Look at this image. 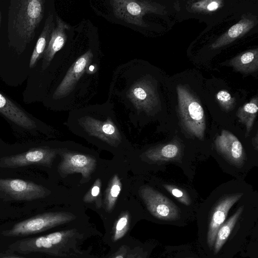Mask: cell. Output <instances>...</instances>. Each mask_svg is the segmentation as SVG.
Here are the masks:
<instances>
[{
    "label": "cell",
    "mask_w": 258,
    "mask_h": 258,
    "mask_svg": "<svg viewBox=\"0 0 258 258\" xmlns=\"http://www.w3.org/2000/svg\"><path fill=\"white\" fill-rule=\"evenodd\" d=\"M43 0H12L8 14L9 44L19 55L35 36L44 13Z\"/></svg>",
    "instance_id": "6da1fadb"
},
{
    "label": "cell",
    "mask_w": 258,
    "mask_h": 258,
    "mask_svg": "<svg viewBox=\"0 0 258 258\" xmlns=\"http://www.w3.org/2000/svg\"><path fill=\"white\" fill-rule=\"evenodd\" d=\"M82 234L73 228L16 241L9 246L11 251L21 254L41 252L65 257L81 253L79 244Z\"/></svg>",
    "instance_id": "7a4b0ae2"
},
{
    "label": "cell",
    "mask_w": 258,
    "mask_h": 258,
    "mask_svg": "<svg viewBox=\"0 0 258 258\" xmlns=\"http://www.w3.org/2000/svg\"><path fill=\"white\" fill-rule=\"evenodd\" d=\"M176 90L178 112L182 126L190 135L203 140L206 124L201 103L186 87L179 85Z\"/></svg>",
    "instance_id": "3957f363"
},
{
    "label": "cell",
    "mask_w": 258,
    "mask_h": 258,
    "mask_svg": "<svg viewBox=\"0 0 258 258\" xmlns=\"http://www.w3.org/2000/svg\"><path fill=\"white\" fill-rule=\"evenodd\" d=\"M76 218L74 214L69 212L45 213L19 222L12 228L3 231L2 234L7 237L34 234L70 222Z\"/></svg>",
    "instance_id": "277c9868"
},
{
    "label": "cell",
    "mask_w": 258,
    "mask_h": 258,
    "mask_svg": "<svg viewBox=\"0 0 258 258\" xmlns=\"http://www.w3.org/2000/svg\"><path fill=\"white\" fill-rule=\"evenodd\" d=\"M110 3L116 17L141 27H147L143 20L145 14L163 15L167 12L164 6L150 1L113 0Z\"/></svg>",
    "instance_id": "5b68a950"
},
{
    "label": "cell",
    "mask_w": 258,
    "mask_h": 258,
    "mask_svg": "<svg viewBox=\"0 0 258 258\" xmlns=\"http://www.w3.org/2000/svg\"><path fill=\"white\" fill-rule=\"evenodd\" d=\"M140 195L150 213L165 221H174L180 217L178 207L170 199L149 186L141 188Z\"/></svg>",
    "instance_id": "8992f818"
},
{
    "label": "cell",
    "mask_w": 258,
    "mask_h": 258,
    "mask_svg": "<svg viewBox=\"0 0 258 258\" xmlns=\"http://www.w3.org/2000/svg\"><path fill=\"white\" fill-rule=\"evenodd\" d=\"M0 192L9 199L30 201L44 198L46 190L34 182L20 179H0Z\"/></svg>",
    "instance_id": "52a82bcc"
},
{
    "label": "cell",
    "mask_w": 258,
    "mask_h": 258,
    "mask_svg": "<svg viewBox=\"0 0 258 258\" xmlns=\"http://www.w3.org/2000/svg\"><path fill=\"white\" fill-rule=\"evenodd\" d=\"M56 155L53 149L38 148L15 155L4 157L0 160V167L16 168L30 165L49 167Z\"/></svg>",
    "instance_id": "ba28073f"
},
{
    "label": "cell",
    "mask_w": 258,
    "mask_h": 258,
    "mask_svg": "<svg viewBox=\"0 0 258 258\" xmlns=\"http://www.w3.org/2000/svg\"><path fill=\"white\" fill-rule=\"evenodd\" d=\"M127 96L138 110L146 112L151 111L160 103L155 87L147 80L135 83L130 89Z\"/></svg>",
    "instance_id": "9c48e42d"
},
{
    "label": "cell",
    "mask_w": 258,
    "mask_h": 258,
    "mask_svg": "<svg viewBox=\"0 0 258 258\" xmlns=\"http://www.w3.org/2000/svg\"><path fill=\"white\" fill-rule=\"evenodd\" d=\"M217 151L229 162L236 166H242L246 159L243 146L238 139L227 130L222 131L215 141Z\"/></svg>",
    "instance_id": "30bf717a"
},
{
    "label": "cell",
    "mask_w": 258,
    "mask_h": 258,
    "mask_svg": "<svg viewBox=\"0 0 258 258\" xmlns=\"http://www.w3.org/2000/svg\"><path fill=\"white\" fill-rule=\"evenodd\" d=\"M242 195V193L226 195L215 205L212 213L207 234V242L210 247L214 245L217 231L225 222L229 210Z\"/></svg>",
    "instance_id": "8fae6325"
},
{
    "label": "cell",
    "mask_w": 258,
    "mask_h": 258,
    "mask_svg": "<svg viewBox=\"0 0 258 258\" xmlns=\"http://www.w3.org/2000/svg\"><path fill=\"white\" fill-rule=\"evenodd\" d=\"M96 165L93 158L81 154L66 153L62 154L59 170L66 174L80 172L84 179H88Z\"/></svg>",
    "instance_id": "7c38bea8"
},
{
    "label": "cell",
    "mask_w": 258,
    "mask_h": 258,
    "mask_svg": "<svg viewBox=\"0 0 258 258\" xmlns=\"http://www.w3.org/2000/svg\"><path fill=\"white\" fill-rule=\"evenodd\" d=\"M92 57L93 54L90 50L78 58L56 88L53 94L54 98L64 97L72 90L91 61Z\"/></svg>",
    "instance_id": "4fadbf2b"
},
{
    "label": "cell",
    "mask_w": 258,
    "mask_h": 258,
    "mask_svg": "<svg viewBox=\"0 0 258 258\" xmlns=\"http://www.w3.org/2000/svg\"><path fill=\"white\" fill-rule=\"evenodd\" d=\"M83 126L91 135L103 140L109 143H115L120 140L119 132L110 120L102 121L91 117H87Z\"/></svg>",
    "instance_id": "5bb4252c"
},
{
    "label": "cell",
    "mask_w": 258,
    "mask_h": 258,
    "mask_svg": "<svg viewBox=\"0 0 258 258\" xmlns=\"http://www.w3.org/2000/svg\"><path fill=\"white\" fill-rule=\"evenodd\" d=\"M56 26L52 31L48 44L42 56L43 71L48 67L55 53L63 46L67 41L65 31L69 29V26L58 16L56 18Z\"/></svg>",
    "instance_id": "9a60e30c"
},
{
    "label": "cell",
    "mask_w": 258,
    "mask_h": 258,
    "mask_svg": "<svg viewBox=\"0 0 258 258\" xmlns=\"http://www.w3.org/2000/svg\"><path fill=\"white\" fill-rule=\"evenodd\" d=\"M0 113L10 120L24 128L31 130L35 122L23 110L0 93Z\"/></svg>",
    "instance_id": "2e32d148"
},
{
    "label": "cell",
    "mask_w": 258,
    "mask_h": 258,
    "mask_svg": "<svg viewBox=\"0 0 258 258\" xmlns=\"http://www.w3.org/2000/svg\"><path fill=\"white\" fill-rule=\"evenodd\" d=\"M256 24L252 18L243 17L238 23L231 27L221 35L211 46L212 49H217L233 42L236 39L247 33Z\"/></svg>",
    "instance_id": "e0dca14e"
},
{
    "label": "cell",
    "mask_w": 258,
    "mask_h": 258,
    "mask_svg": "<svg viewBox=\"0 0 258 258\" xmlns=\"http://www.w3.org/2000/svg\"><path fill=\"white\" fill-rule=\"evenodd\" d=\"M182 155L181 147L176 141L152 148L145 153L147 159L155 163L177 161L181 159Z\"/></svg>",
    "instance_id": "ac0fdd59"
},
{
    "label": "cell",
    "mask_w": 258,
    "mask_h": 258,
    "mask_svg": "<svg viewBox=\"0 0 258 258\" xmlns=\"http://www.w3.org/2000/svg\"><path fill=\"white\" fill-rule=\"evenodd\" d=\"M54 27L53 15H48L45 22L43 30L37 40L34 49L31 55L30 62V68H33L37 64L38 60L43 56L44 52L48 44L51 34Z\"/></svg>",
    "instance_id": "d6986e66"
},
{
    "label": "cell",
    "mask_w": 258,
    "mask_h": 258,
    "mask_svg": "<svg viewBox=\"0 0 258 258\" xmlns=\"http://www.w3.org/2000/svg\"><path fill=\"white\" fill-rule=\"evenodd\" d=\"M229 64L241 73L250 74L256 72L258 69V49L239 54L230 60Z\"/></svg>",
    "instance_id": "ffe728a7"
},
{
    "label": "cell",
    "mask_w": 258,
    "mask_h": 258,
    "mask_svg": "<svg viewBox=\"0 0 258 258\" xmlns=\"http://www.w3.org/2000/svg\"><path fill=\"white\" fill-rule=\"evenodd\" d=\"M257 105V97H254L240 107L236 112L239 122L246 127L245 138L248 136L254 124L258 110Z\"/></svg>",
    "instance_id": "44dd1931"
},
{
    "label": "cell",
    "mask_w": 258,
    "mask_h": 258,
    "mask_svg": "<svg viewBox=\"0 0 258 258\" xmlns=\"http://www.w3.org/2000/svg\"><path fill=\"white\" fill-rule=\"evenodd\" d=\"M243 210V206H242L219 228L213 245L216 253L220 251L227 241Z\"/></svg>",
    "instance_id": "7402d4cb"
},
{
    "label": "cell",
    "mask_w": 258,
    "mask_h": 258,
    "mask_svg": "<svg viewBox=\"0 0 258 258\" xmlns=\"http://www.w3.org/2000/svg\"><path fill=\"white\" fill-rule=\"evenodd\" d=\"M121 188L120 180L117 175H114L106 189L104 204L105 209L110 212L113 209Z\"/></svg>",
    "instance_id": "603a6c76"
},
{
    "label": "cell",
    "mask_w": 258,
    "mask_h": 258,
    "mask_svg": "<svg viewBox=\"0 0 258 258\" xmlns=\"http://www.w3.org/2000/svg\"><path fill=\"white\" fill-rule=\"evenodd\" d=\"M223 5L221 0H202L190 2L189 8L194 12L210 13L220 9Z\"/></svg>",
    "instance_id": "cb8c5ba5"
},
{
    "label": "cell",
    "mask_w": 258,
    "mask_h": 258,
    "mask_svg": "<svg viewBox=\"0 0 258 258\" xmlns=\"http://www.w3.org/2000/svg\"><path fill=\"white\" fill-rule=\"evenodd\" d=\"M130 216L127 211L121 213L115 221L112 233V239L116 242L122 238L127 232L130 227Z\"/></svg>",
    "instance_id": "d4e9b609"
},
{
    "label": "cell",
    "mask_w": 258,
    "mask_h": 258,
    "mask_svg": "<svg viewBox=\"0 0 258 258\" xmlns=\"http://www.w3.org/2000/svg\"><path fill=\"white\" fill-rule=\"evenodd\" d=\"M163 187L182 204L186 206L190 205V198L186 191L182 188L168 184H163Z\"/></svg>",
    "instance_id": "484cf974"
},
{
    "label": "cell",
    "mask_w": 258,
    "mask_h": 258,
    "mask_svg": "<svg viewBox=\"0 0 258 258\" xmlns=\"http://www.w3.org/2000/svg\"><path fill=\"white\" fill-rule=\"evenodd\" d=\"M101 186V181L100 179H97L90 191L84 197V201L86 203L95 202L96 207L100 208L102 205L100 196Z\"/></svg>",
    "instance_id": "4316f807"
},
{
    "label": "cell",
    "mask_w": 258,
    "mask_h": 258,
    "mask_svg": "<svg viewBox=\"0 0 258 258\" xmlns=\"http://www.w3.org/2000/svg\"><path fill=\"white\" fill-rule=\"evenodd\" d=\"M216 99L219 104L225 111H229L234 108L235 99L226 90H221L216 94Z\"/></svg>",
    "instance_id": "83f0119b"
},
{
    "label": "cell",
    "mask_w": 258,
    "mask_h": 258,
    "mask_svg": "<svg viewBox=\"0 0 258 258\" xmlns=\"http://www.w3.org/2000/svg\"><path fill=\"white\" fill-rule=\"evenodd\" d=\"M147 255L146 251L139 246L130 249L125 258H146Z\"/></svg>",
    "instance_id": "f1b7e54d"
},
{
    "label": "cell",
    "mask_w": 258,
    "mask_h": 258,
    "mask_svg": "<svg viewBox=\"0 0 258 258\" xmlns=\"http://www.w3.org/2000/svg\"><path fill=\"white\" fill-rule=\"evenodd\" d=\"M130 249L126 245H121L111 258H125L126 255Z\"/></svg>",
    "instance_id": "f546056e"
},
{
    "label": "cell",
    "mask_w": 258,
    "mask_h": 258,
    "mask_svg": "<svg viewBox=\"0 0 258 258\" xmlns=\"http://www.w3.org/2000/svg\"><path fill=\"white\" fill-rule=\"evenodd\" d=\"M0 258H23V257H14V256H3V257H0Z\"/></svg>",
    "instance_id": "4dcf8cb0"
},
{
    "label": "cell",
    "mask_w": 258,
    "mask_h": 258,
    "mask_svg": "<svg viewBox=\"0 0 258 258\" xmlns=\"http://www.w3.org/2000/svg\"><path fill=\"white\" fill-rule=\"evenodd\" d=\"M1 21H2V15H1V12L0 11V29H1Z\"/></svg>",
    "instance_id": "1f68e13d"
},
{
    "label": "cell",
    "mask_w": 258,
    "mask_h": 258,
    "mask_svg": "<svg viewBox=\"0 0 258 258\" xmlns=\"http://www.w3.org/2000/svg\"><path fill=\"white\" fill-rule=\"evenodd\" d=\"M187 258H193V257H187Z\"/></svg>",
    "instance_id": "d6a6232c"
}]
</instances>
